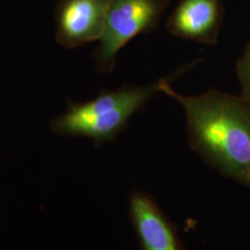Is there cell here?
I'll return each instance as SVG.
<instances>
[{"label":"cell","instance_id":"6da1fadb","mask_svg":"<svg viewBox=\"0 0 250 250\" xmlns=\"http://www.w3.org/2000/svg\"><path fill=\"white\" fill-rule=\"evenodd\" d=\"M159 83L160 93L184 109L193 151L219 173L250 188V100L215 89L182 95L166 79Z\"/></svg>","mask_w":250,"mask_h":250},{"label":"cell","instance_id":"7a4b0ae2","mask_svg":"<svg viewBox=\"0 0 250 250\" xmlns=\"http://www.w3.org/2000/svg\"><path fill=\"white\" fill-rule=\"evenodd\" d=\"M159 85V81L147 86L127 85L87 102H70L66 111L55 117L50 126L61 136L86 137L96 145L114 142L126 129L130 118L160 93Z\"/></svg>","mask_w":250,"mask_h":250},{"label":"cell","instance_id":"3957f363","mask_svg":"<svg viewBox=\"0 0 250 250\" xmlns=\"http://www.w3.org/2000/svg\"><path fill=\"white\" fill-rule=\"evenodd\" d=\"M168 0H110L104 30L94 52L99 71L110 74L118 52L131 40L158 27Z\"/></svg>","mask_w":250,"mask_h":250},{"label":"cell","instance_id":"277c9868","mask_svg":"<svg viewBox=\"0 0 250 250\" xmlns=\"http://www.w3.org/2000/svg\"><path fill=\"white\" fill-rule=\"evenodd\" d=\"M110 0H59L55 11L56 40L74 49L102 37Z\"/></svg>","mask_w":250,"mask_h":250},{"label":"cell","instance_id":"5b68a950","mask_svg":"<svg viewBox=\"0 0 250 250\" xmlns=\"http://www.w3.org/2000/svg\"><path fill=\"white\" fill-rule=\"evenodd\" d=\"M129 212L142 250H183L174 225L147 193H131Z\"/></svg>","mask_w":250,"mask_h":250},{"label":"cell","instance_id":"8992f818","mask_svg":"<svg viewBox=\"0 0 250 250\" xmlns=\"http://www.w3.org/2000/svg\"><path fill=\"white\" fill-rule=\"evenodd\" d=\"M221 18V0H179L168 19L167 28L179 39L214 44Z\"/></svg>","mask_w":250,"mask_h":250},{"label":"cell","instance_id":"52a82bcc","mask_svg":"<svg viewBox=\"0 0 250 250\" xmlns=\"http://www.w3.org/2000/svg\"><path fill=\"white\" fill-rule=\"evenodd\" d=\"M237 78L241 85V95L250 100V43L237 62Z\"/></svg>","mask_w":250,"mask_h":250}]
</instances>
